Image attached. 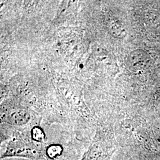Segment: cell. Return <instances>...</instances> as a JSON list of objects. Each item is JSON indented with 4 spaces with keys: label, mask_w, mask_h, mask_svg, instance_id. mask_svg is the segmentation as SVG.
Wrapping results in <instances>:
<instances>
[{
    "label": "cell",
    "mask_w": 160,
    "mask_h": 160,
    "mask_svg": "<svg viewBox=\"0 0 160 160\" xmlns=\"http://www.w3.org/2000/svg\"><path fill=\"white\" fill-rule=\"evenodd\" d=\"M149 63V58L145 52L136 50L132 52L128 58V65L129 68L137 71L146 68Z\"/></svg>",
    "instance_id": "cell-2"
},
{
    "label": "cell",
    "mask_w": 160,
    "mask_h": 160,
    "mask_svg": "<svg viewBox=\"0 0 160 160\" xmlns=\"http://www.w3.org/2000/svg\"><path fill=\"white\" fill-rule=\"evenodd\" d=\"M63 148L60 144L53 143L46 145L45 155L47 160H55L62 154Z\"/></svg>",
    "instance_id": "cell-4"
},
{
    "label": "cell",
    "mask_w": 160,
    "mask_h": 160,
    "mask_svg": "<svg viewBox=\"0 0 160 160\" xmlns=\"http://www.w3.org/2000/svg\"><path fill=\"white\" fill-rule=\"evenodd\" d=\"M79 160H87V158H86V154H84L83 156H82V158Z\"/></svg>",
    "instance_id": "cell-7"
},
{
    "label": "cell",
    "mask_w": 160,
    "mask_h": 160,
    "mask_svg": "<svg viewBox=\"0 0 160 160\" xmlns=\"http://www.w3.org/2000/svg\"><path fill=\"white\" fill-rule=\"evenodd\" d=\"M109 27L110 32H111L112 34L114 36L118 38H122L124 36L125 32L118 22L112 20L109 22Z\"/></svg>",
    "instance_id": "cell-6"
},
{
    "label": "cell",
    "mask_w": 160,
    "mask_h": 160,
    "mask_svg": "<svg viewBox=\"0 0 160 160\" xmlns=\"http://www.w3.org/2000/svg\"><path fill=\"white\" fill-rule=\"evenodd\" d=\"M43 143H36L30 139L14 138L8 142L1 159L7 158H23L29 160H46L45 148Z\"/></svg>",
    "instance_id": "cell-1"
},
{
    "label": "cell",
    "mask_w": 160,
    "mask_h": 160,
    "mask_svg": "<svg viewBox=\"0 0 160 160\" xmlns=\"http://www.w3.org/2000/svg\"><path fill=\"white\" fill-rule=\"evenodd\" d=\"M30 138L36 143H43L46 140V134L42 128L35 126L30 131Z\"/></svg>",
    "instance_id": "cell-5"
},
{
    "label": "cell",
    "mask_w": 160,
    "mask_h": 160,
    "mask_svg": "<svg viewBox=\"0 0 160 160\" xmlns=\"http://www.w3.org/2000/svg\"><path fill=\"white\" fill-rule=\"evenodd\" d=\"M30 118V114L28 110L17 108L10 111L3 119L12 126H22L28 123Z\"/></svg>",
    "instance_id": "cell-3"
}]
</instances>
